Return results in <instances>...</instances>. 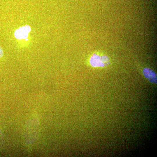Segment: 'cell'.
Masks as SVG:
<instances>
[{
	"label": "cell",
	"instance_id": "6da1fadb",
	"mask_svg": "<svg viewBox=\"0 0 157 157\" xmlns=\"http://www.w3.org/2000/svg\"><path fill=\"white\" fill-rule=\"evenodd\" d=\"M109 58L105 55L100 56L95 53L91 57L90 62L93 67H103L110 63Z\"/></svg>",
	"mask_w": 157,
	"mask_h": 157
},
{
	"label": "cell",
	"instance_id": "7a4b0ae2",
	"mask_svg": "<svg viewBox=\"0 0 157 157\" xmlns=\"http://www.w3.org/2000/svg\"><path fill=\"white\" fill-rule=\"evenodd\" d=\"M31 31V27L26 25L17 29L14 32V35L18 40L27 39Z\"/></svg>",
	"mask_w": 157,
	"mask_h": 157
},
{
	"label": "cell",
	"instance_id": "3957f363",
	"mask_svg": "<svg viewBox=\"0 0 157 157\" xmlns=\"http://www.w3.org/2000/svg\"><path fill=\"white\" fill-rule=\"evenodd\" d=\"M143 72L145 77L152 83H157V78L156 73L151 69L146 68L144 69Z\"/></svg>",
	"mask_w": 157,
	"mask_h": 157
},
{
	"label": "cell",
	"instance_id": "277c9868",
	"mask_svg": "<svg viewBox=\"0 0 157 157\" xmlns=\"http://www.w3.org/2000/svg\"><path fill=\"white\" fill-rule=\"evenodd\" d=\"M3 50L1 47L0 46V58L3 56Z\"/></svg>",
	"mask_w": 157,
	"mask_h": 157
}]
</instances>
